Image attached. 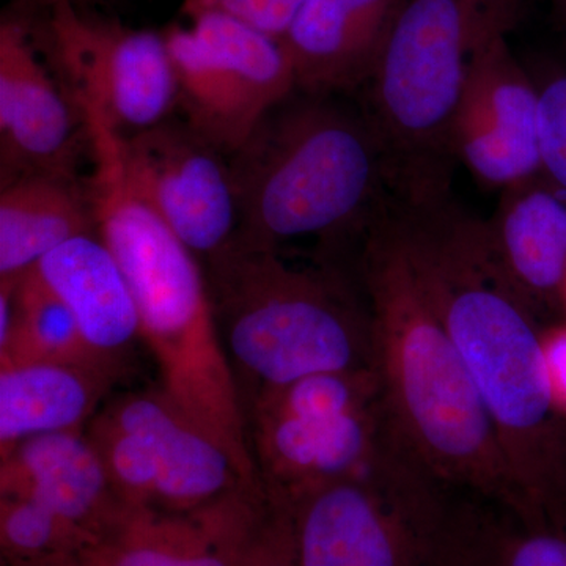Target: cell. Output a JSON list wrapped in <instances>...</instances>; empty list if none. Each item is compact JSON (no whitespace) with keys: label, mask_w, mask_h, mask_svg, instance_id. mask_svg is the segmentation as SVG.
Returning <instances> with one entry per match:
<instances>
[{"label":"cell","mask_w":566,"mask_h":566,"mask_svg":"<svg viewBox=\"0 0 566 566\" xmlns=\"http://www.w3.org/2000/svg\"><path fill=\"white\" fill-rule=\"evenodd\" d=\"M538 91L509 39L488 48L469 76L452 132L455 161L480 185L505 189L539 177Z\"/></svg>","instance_id":"cell-13"},{"label":"cell","mask_w":566,"mask_h":566,"mask_svg":"<svg viewBox=\"0 0 566 566\" xmlns=\"http://www.w3.org/2000/svg\"><path fill=\"white\" fill-rule=\"evenodd\" d=\"M417 279L479 390L532 523L566 531V406L539 319L506 281L485 222L450 202L395 205Z\"/></svg>","instance_id":"cell-1"},{"label":"cell","mask_w":566,"mask_h":566,"mask_svg":"<svg viewBox=\"0 0 566 566\" xmlns=\"http://www.w3.org/2000/svg\"><path fill=\"white\" fill-rule=\"evenodd\" d=\"M360 238L359 286L395 430L447 485L528 520L479 390L417 279L390 205Z\"/></svg>","instance_id":"cell-2"},{"label":"cell","mask_w":566,"mask_h":566,"mask_svg":"<svg viewBox=\"0 0 566 566\" xmlns=\"http://www.w3.org/2000/svg\"><path fill=\"white\" fill-rule=\"evenodd\" d=\"M99 546L104 545L31 499L0 497V547L7 566H32Z\"/></svg>","instance_id":"cell-24"},{"label":"cell","mask_w":566,"mask_h":566,"mask_svg":"<svg viewBox=\"0 0 566 566\" xmlns=\"http://www.w3.org/2000/svg\"><path fill=\"white\" fill-rule=\"evenodd\" d=\"M88 156L92 170L82 182L93 229L128 279L163 389L259 479L203 263L133 188L120 136L102 122L88 128Z\"/></svg>","instance_id":"cell-3"},{"label":"cell","mask_w":566,"mask_h":566,"mask_svg":"<svg viewBox=\"0 0 566 566\" xmlns=\"http://www.w3.org/2000/svg\"><path fill=\"white\" fill-rule=\"evenodd\" d=\"M296 92L229 158L240 219L234 240L253 248L364 234L390 200L385 151L365 112L333 95Z\"/></svg>","instance_id":"cell-4"},{"label":"cell","mask_w":566,"mask_h":566,"mask_svg":"<svg viewBox=\"0 0 566 566\" xmlns=\"http://www.w3.org/2000/svg\"><path fill=\"white\" fill-rule=\"evenodd\" d=\"M439 566H566V531L471 491H450Z\"/></svg>","instance_id":"cell-22"},{"label":"cell","mask_w":566,"mask_h":566,"mask_svg":"<svg viewBox=\"0 0 566 566\" xmlns=\"http://www.w3.org/2000/svg\"><path fill=\"white\" fill-rule=\"evenodd\" d=\"M488 241L536 318L566 314V196L543 175L502 191Z\"/></svg>","instance_id":"cell-17"},{"label":"cell","mask_w":566,"mask_h":566,"mask_svg":"<svg viewBox=\"0 0 566 566\" xmlns=\"http://www.w3.org/2000/svg\"><path fill=\"white\" fill-rule=\"evenodd\" d=\"M538 91L542 174L566 196V61H546L531 71Z\"/></svg>","instance_id":"cell-25"},{"label":"cell","mask_w":566,"mask_h":566,"mask_svg":"<svg viewBox=\"0 0 566 566\" xmlns=\"http://www.w3.org/2000/svg\"><path fill=\"white\" fill-rule=\"evenodd\" d=\"M520 13L521 0H401L364 85L395 202L449 197L453 123L469 76Z\"/></svg>","instance_id":"cell-5"},{"label":"cell","mask_w":566,"mask_h":566,"mask_svg":"<svg viewBox=\"0 0 566 566\" xmlns=\"http://www.w3.org/2000/svg\"><path fill=\"white\" fill-rule=\"evenodd\" d=\"M449 491L392 430L363 474L285 506L293 566H439Z\"/></svg>","instance_id":"cell-7"},{"label":"cell","mask_w":566,"mask_h":566,"mask_svg":"<svg viewBox=\"0 0 566 566\" xmlns=\"http://www.w3.org/2000/svg\"><path fill=\"white\" fill-rule=\"evenodd\" d=\"M260 482L273 504L363 474L394 422L376 370L308 376L256 394L244 406Z\"/></svg>","instance_id":"cell-8"},{"label":"cell","mask_w":566,"mask_h":566,"mask_svg":"<svg viewBox=\"0 0 566 566\" xmlns=\"http://www.w3.org/2000/svg\"><path fill=\"white\" fill-rule=\"evenodd\" d=\"M18 7H31V9H48L57 0H13Z\"/></svg>","instance_id":"cell-28"},{"label":"cell","mask_w":566,"mask_h":566,"mask_svg":"<svg viewBox=\"0 0 566 566\" xmlns=\"http://www.w3.org/2000/svg\"><path fill=\"white\" fill-rule=\"evenodd\" d=\"M188 24L163 31L185 122L227 158L297 91L279 40L222 11L182 9Z\"/></svg>","instance_id":"cell-9"},{"label":"cell","mask_w":566,"mask_h":566,"mask_svg":"<svg viewBox=\"0 0 566 566\" xmlns=\"http://www.w3.org/2000/svg\"><path fill=\"white\" fill-rule=\"evenodd\" d=\"M122 378L96 363L0 364V457L28 439L85 430Z\"/></svg>","instance_id":"cell-20"},{"label":"cell","mask_w":566,"mask_h":566,"mask_svg":"<svg viewBox=\"0 0 566 566\" xmlns=\"http://www.w3.org/2000/svg\"><path fill=\"white\" fill-rule=\"evenodd\" d=\"M243 408L256 394L337 371L375 370L363 290L233 240L203 263Z\"/></svg>","instance_id":"cell-6"},{"label":"cell","mask_w":566,"mask_h":566,"mask_svg":"<svg viewBox=\"0 0 566 566\" xmlns=\"http://www.w3.org/2000/svg\"><path fill=\"white\" fill-rule=\"evenodd\" d=\"M133 188L205 263L237 237L238 203L230 163L186 122L167 118L120 136Z\"/></svg>","instance_id":"cell-11"},{"label":"cell","mask_w":566,"mask_h":566,"mask_svg":"<svg viewBox=\"0 0 566 566\" xmlns=\"http://www.w3.org/2000/svg\"><path fill=\"white\" fill-rule=\"evenodd\" d=\"M0 283L11 286L13 307L9 340L0 346V364L73 360L104 365L88 352L70 308L35 271H29L18 282Z\"/></svg>","instance_id":"cell-23"},{"label":"cell","mask_w":566,"mask_h":566,"mask_svg":"<svg viewBox=\"0 0 566 566\" xmlns=\"http://www.w3.org/2000/svg\"><path fill=\"white\" fill-rule=\"evenodd\" d=\"M33 21H0V161L2 181L25 174L76 178L84 118L57 74L41 59Z\"/></svg>","instance_id":"cell-12"},{"label":"cell","mask_w":566,"mask_h":566,"mask_svg":"<svg viewBox=\"0 0 566 566\" xmlns=\"http://www.w3.org/2000/svg\"><path fill=\"white\" fill-rule=\"evenodd\" d=\"M307 0H185L182 9H212L281 41Z\"/></svg>","instance_id":"cell-26"},{"label":"cell","mask_w":566,"mask_h":566,"mask_svg":"<svg viewBox=\"0 0 566 566\" xmlns=\"http://www.w3.org/2000/svg\"><path fill=\"white\" fill-rule=\"evenodd\" d=\"M554 10H556L557 17L560 18L562 24L566 29V0H551Z\"/></svg>","instance_id":"cell-29"},{"label":"cell","mask_w":566,"mask_h":566,"mask_svg":"<svg viewBox=\"0 0 566 566\" xmlns=\"http://www.w3.org/2000/svg\"><path fill=\"white\" fill-rule=\"evenodd\" d=\"M91 205L77 178L25 174L0 189V282H18L59 245L93 233Z\"/></svg>","instance_id":"cell-21"},{"label":"cell","mask_w":566,"mask_h":566,"mask_svg":"<svg viewBox=\"0 0 566 566\" xmlns=\"http://www.w3.org/2000/svg\"><path fill=\"white\" fill-rule=\"evenodd\" d=\"M0 497L31 499L102 545L133 510L85 430L28 439L0 457Z\"/></svg>","instance_id":"cell-15"},{"label":"cell","mask_w":566,"mask_h":566,"mask_svg":"<svg viewBox=\"0 0 566 566\" xmlns=\"http://www.w3.org/2000/svg\"><path fill=\"white\" fill-rule=\"evenodd\" d=\"M33 271L70 308L88 352L125 375L142 342L139 311L128 279L98 234L66 241Z\"/></svg>","instance_id":"cell-18"},{"label":"cell","mask_w":566,"mask_h":566,"mask_svg":"<svg viewBox=\"0 0 566 566\" xmlns=\"http://www.w3.org/2000/svg\"><path fill=\"white\" fill-rule=\"evenodd\" d=\"M243 566H293L286 510L271 509L253 536Z\"/></svg>","instance_id":"cell-27"},{"label":"cell","mask_w":566,"mask_h":566,"mask_svg":"<svg viewBox=\"0 0 566 566\" xmlns=\"http://www.w3.org/2000/svg\"><path fill=\"white\" fill-rule=\"evenodd\" d=\"M103 408L150 446L156 468L151 509L191 512L240 491L264 490L232 450L161 386L118 395Z\"/></svg>","instance_id":"cell-14"},{"label":"cell","mask_w":566,"mask_h":566,"mask_svg":"<svg viewBox=\"0 0 566 566\" xmlns=\"http://www.w3.org/2000/svg\"><path fill=\"white\" fill-rule=\"evenodd\" d=\"M401 0H307L281 40L297 91L334 95L370 80Z\"/></svg>","instance_id":"cell-19"},{"label":"cell","mask_w":566,"mask_h":566,"mask_svg":"<svg viewBox=\"0 0 566 566\" xmlns=\"http://www.w3.org/2000/svg\"><path fill=\"white\" fill-rule=\"evenodd\" d=\"M43 10L33 31L77 109L95 112L122 137L170 118L178 87L163 32L129 28L74 0Z\"/></svg>","instance_id":"cell-10"},{"label":"cell","mask_w":566,"mask_h":566,"mask_svg":"<svg viewBox=\"0 0 566 566\" xmlns=\"http://www.w3.org/2000/svg\"><path fill=\"white\" fill-rule=\"evenodd\" d=\"M273 509L264 490H244L191 512L133 509L104 545L106 566H243Z\"/></svg>","instance_id":"cell-16"}]
</instances>
